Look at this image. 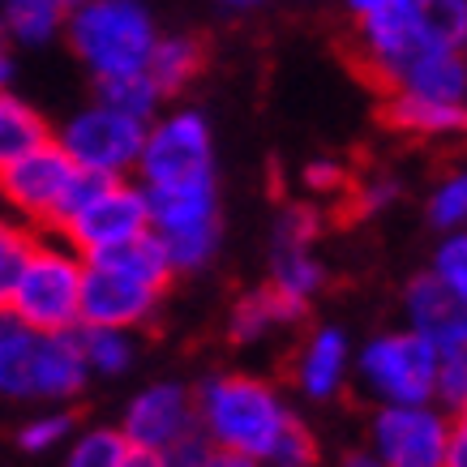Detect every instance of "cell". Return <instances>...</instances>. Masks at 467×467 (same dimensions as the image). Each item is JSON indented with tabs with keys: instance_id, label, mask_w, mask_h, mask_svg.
Masks as SVG:
<instances>
[{
	"instance_id": "1",
	"label": "cell",
	"mask_w": 467,
	"mask_h": 467,
	"mask_svg": "<svg viewBox=\"0 0 467 467\" xmlns=\"http://www.w3.org/2000/svg\"><path fill=\"white\" fill-rule=\"evenodd\" d=\"M198 429L211 438L214 463H270V451L292 420L275 386L244 373H223L202 382L198 390Z\"/></svg>"
},
{
	"instance_id": "2",
	"label": "cell",
	"mask_w": 467,
	"mask_h": 467,
	"mask_svg": "<svg viewBox=\"0 0 467 467\" xmlns=\"http://www.w3.org/2000/svg\"><path fill=\"white\" fill-rule=\"evenodd\" d=\"M155 39L142 0H86L69 14V47L95 78L146 69Z\"/></svg>"
},
{
	"instance_id": "3",
	"label": "cell",
	"mask_w": 467,
	"mask_h": 467,
	"mask_svg": "<svg viewBox=\"0 0 467 467\" xmlns=\"http://www.w3.org/2000/svg\"><path fill=\"white\" fill-rule=\"evenodd\" d=\"M82 270L86 257L69 244L35 241L22 279H17L9 313L39 335H60L82 322Z\"/></svg>"
},
{
	"instance_id": "4",
	"label": "cell",
	"mask_w": 467,
	"mask_h": 467,
	"mask_svg": "<svg viewBox=\"0 0 467 467\" xmlns=\"http://www.w3.org/2000/svg\"><path fill=\"white\" fill-rule=\"evenodd\" d=\"M356 368L365 390L382 403H429L438 378V348L416 330H395L368 343Z\"/></svg>"
},
{
	"instance_id": "5",
	"label": "cell",
	"mask_w": 467,
	"mask_h": 467,
	"mask_svg": "<svg viewBox=\"0 0 467 467\" xmlns=\"http://www.w3.org/2000/svg\"><path fill=\"white\" fill-rule=\"evenodd\" d=\"M146 227H150L146 189L129 184L125 176H112V181L99 184L82 206H73V211L57 223V232L69 249L90 257V254H99V249H112V244L138 236Z\"/></svg>"
},
{
	"instance_id": "6",
	"label": "cell",
	"mask_w": 467,
	"mask_h": 467,
	"mask_svg": "<svg viewBox=\"0 0 467 467\" xmlns=\"http://www.w3.org/2000/svg\"><path fill=\"white\" fill-rule=\"evenodd\" d=\"M73 176H78V163L69 159V150L57 138H47L35 150L17 155L9 168H0V202L26 223L52 227Z\"/></svg>"
},
{
	"instance_id": "7",
	"label": "cell",
	"mask_w": 467,
	"mask_h": 467,
	"mask_svg": "<svg viewBox=\"0 0 467 467\" xmlns=\"http://www.w3.org/2000/svg\"><path fill=\"white\" fill-rule=\"evenodd\" d=\"M69 159L86 171H103V176H125L129 168H138V155H142L146 142V120L120 112V108H108V103H95L60 129L57 138Z\"/></svg>"
},
{
	"instance_id": "8",
	"label": "cell",
	"mask_w": 467,
	"mask_h": 467,
	"mask_svg": "<svg viewBox=\"0 0 467 467\" xmlns=\"http://www.w3.org/2000/svg\"><path fill=\"white\" fill-rule=\"evenodd\" d=\"M138 171H142V184L211 181L214 150H211V125H206V116L176 112V116H163L155 129H146Z\"/></svg>"
},
{
	"instance_id": "9",
	"label": "cell",
	"mask_w": 467,
	"mask_h": 467,
	"mask_svg": "<svg viewBox=\"0 0 467 467\" xmlns=\"http://www.w3.org/2000/svg\"><path fill=\"white\" fill-rule=\"evenodd\" d=\"M446 416L429 403H382L373 416V451L390 467H441L446 463Z\"/></svg>"
},
{
	"instance_id": "10",
	"label": "cell",
	"mask_w": 467,
	"mask_h": 467,
	"mask_svg": "<svg viewBox=\"0 0 467 467\" xmlns=\"http://www.w3.org/2000/svg\"><path fill=\"white\" fill-rule=\"evenodd\" d=\"M193 429H198V403H193V395L176 382H159L129 403L120 433L150 463H163V454L181 438H189Z\"/></svg>"
},
{
	"instance_id": "11",
	"label": "cell",
	"mask_w": 467,
	"mask_h": 467,
	"mask_svg": "<svg viewBox=\"0 0 467 467\" xmlns=\"http://www.w3.org/2000/svg\"><path fill=\"white\" fill-rule=\"evenodd\" d=\"M163 287L146 284L138 275H125V270L108 266L99 257H86L82 270V322L78 326H120V330H133V326L150 322Z\"/></svg>"
},
{
	"instance_id": "12",
	"label": "cell",
	"mask_w": 467,
	"mask_h": 467,
	"mask_svg": "<svg viewBox=\"0 0 467 467\" xmlns=\"http://www.w3.org/2000/svg\"><path fill=\"white\" fill-rule=\"evenodd\" d=\"M408 322L416 335H425L438 352L467 343V296H459L441 275H416L408 284Z\"/></svg>"
},
{
	"instance_id": "13",
	"label": "cell",
	"mask_w": 467,
	"mask_h": 467,
	"mask_svg": "<svg viewBox=\"0 0 467 467\" xmlns=\"http://www.w3.org/2000/svg\"><path fill=\"white\" fill-rule=\"evenodd\" d=\"M378 120L411 138H454V133H467V103H441L408 95V90H390L382 95Z\"/></svg>"
},
{
	"instance_id": "14",
	"label": "cell",
	"mask_w": 467,
	"mask_h": 467,
	"mask_svg": "<svg viewBox=\"0 0 467 467\" xmlns=\"http://www.w3.org/2000/svg\"><path fill=\"white\" fill-rule=\"evenodd\" d=\"M395 90H408V95H420V99H441V103H463L467 90V60L459 47H416L411 60L399 69V86Z\"/></svg>"
},
{
	"instance_id": "15",
	"label": "cell",
	"mask_w": 467,
	"mask_h": 467,
	"mask_svg": "<svg viewBox=\"0 0 467 467\" xmlns=\"http://www.w3.org/2000/svg\"><path fill=\"white\" fill-rule=\"evenodd\" d=\"M292 378L309 399H330L348 378V335L335 326L313 330L292 356Z\"/></svg>"
},
{
	"instance_id": "16",
	"label": "cell",
	"mask_w": 467,
	"mask_h": 467,
	"mask_svg": "<svg viewBox=\"0 0 467 467\" xmlns=\"http://www.w3.org/2000/svg\"><path fill=\"white\" fill-rule=\"evenodd\" d=\"M78 330V326H73ZM73 330L39 335V360H35V399H73L86 390L90 365Z\"/></svg>"
},
{
	"instance_id": "17",
	"label": "cell",
	"mask_w": 467,
	"mask_h": 467,
	"mask_svg": "<svg viewBox=\"0 0 467 467\" xmlns=\"http://www.w3.org/2000/svg\"><path fill=\"white\" fill-rule=\"evenodd\" d=\"M142 189H146V211H150V227L155 232L219 219L214 176L211 181H184V184H142Z\"/></svg>"
},
{
	"instance_id": "18",
	"label": "cell",
	"mask_w": 467,
	"mask_h": 467,
	"mask_svg": "<svg viewBox=\"0 0 467 467\" xmlns=\"http://www.w3.org/2000/svg\"><path fill=\"white\" fill-rule=\"evenodd\" d=\"M305 309H309L305 300L284 296L275 284L254 287V292H244V296L232 305V313H227V339L232 343H257V339H266L275 326L300 322Z\"/></svg>"
},
{
	"instance_id": "19",
	"label": "cell",
	"mask_w": 467,
	"mask_h": 467,
	"mask_svg": "<svg viewBox=\"0 0 467 467\" xmlns=\"http://www.w3.org/2000/svg\"><path fill=\"white\" fill-rule=\"evenodd\" d=\"M35 360H39V330L0 309V395L35 399Z\"/></svg>"
},
{
	"instance_id": "20",
	"label": "cell",
	"mask_w": 467,
	"mask_h": 467,
	"mask_svg": "<svg viewBox=\"0 0 467 467\" xmlns=\"http://www.w3.org/2000/svg\"><path fill=\"white\" fill-rule=\"evenodd\" d=\"M326 270L313 257V244H296V241H275L270 236V284L279 287L284 296L305 300L309 305L322 287Z\"/></svg>"
},
{
	"instance_id": "21",
	"label": "cell",
	"mask_w": 467,
	"mask_h": 467,
	"mask_svg": "<svg viewBox=\"0 0 467 467\" xmlns=\"http://www.w3.org/2000/svg\"><path fill=\"white\" fill-rule=\"evenodd\" d=\"M202 65H206V47L198 39H189V35H176V39H155L146 73L159 86V95L168 99V95H181L184 86L198 78Z\"/></svg>"
},
{
	"instance_id": "22",
	"label": "cell",
	"mask_w": 467,
	"mask_h": 467,
	"mask_svg": "<svg viewBox=\"0 0 467 467\" xmlns=\"http://www.w3.org/2000/svg\"><path fill=\"white\" fill-rule=\"evenodd\" d=\"M90 257H99L108 266L125 270V275H138V279H146V284H155V287H168L171 275H176L155 227H146L138 236H129V241L112 244V249H99V254H90Z\"/></svg>"
},
{
	"instance_id": "23",
	"label": "cell",
	"mask_w": 467,
	"mask_h": 467,
	"mask_svg": "<svg viewBox=\"0 0 467 467\" xmlns=\"http://www.w3.org/2000/svg\"><path fill=\"white\" fill-rule=\"evenodd\" d=\"M52 138V129L26 99H17L9 86H0V168H9L17 155L35 150Z\"/></svg>"
},
{
	"instance_id": "24",
	"label": "cell",
	"mask_w": 467,
	"mask_h": 467,
	"mask_svg": "<svg viewBox=\"0 0 467 467\" xmlns=\"http://www.w3.org/2000/svg\"><path fill=\"white\" fill-rule=\"evenodd\" d=\"M5 35L17 43H30V47H39V43L57 39L60 22H65V9L52 5V0H5Z\"/></svg>"
},
{
	"instance_id": "25",
	"label": "cell",
	"mask_w": 467,
	"mask_h": 467,
	"mask_svg": "<svg viewBox=\"0 0 467 467\" xmlns=\"http://www.w3.org/2000/svg\"><path fill=\"white\" fill-rule=\"evenodd\" d=\"M159 241H163V249H168V262H171L176 275L202 270V266H211V257L219 254V219L159 232Z\"/></svg>"
},
{
	"instance_id": "26",
	"label": "cell",
	"mask_w": 467,
	"mask_h": 467,
	"mask_svg": "<svg viewBox=\"0 0 467 467\" xmlns=\"http://www.w3.org/2000/svg\"><path fill=\"white\" fill-rule=\"evenodd\" d=\"M73 335L82 343L90 373L116 378V373H125L133 365V343H129V330H120V326H78Z\"/></svg>"
},
{
	"instance_id": "27",
	"label": "cell",
	"mask_w": 467,
	"mask_h": 467,
	"mask_svg": "<svg viewBox=\"0 0 467 467\" xmlns=\"http://www.w3.org/2000/svg\"><path fill=\"white\" fill-rule=\"evenodd\" d=\"M99 103L108 108H120V112L138 116V120H150L155 108L163 103L159 86L150 82L146 69H133V73H112V78H99Z\"/></svg>"
},
{
	"instance_id": "28",
	"label": "cell",
	"mask_w": 467,
	"mask_h": 467,
	"mask_svg": "<svg viewBox=\"0 0 467 467\" xmlns=\"http://www.w3.org/2000/svg\"><path fill=\"white\" fill-rule=\"evenodd\" d=\"M420 39L433 47H467V0H416Z\"/></svg>"
},
{
	"instance_id": "29",
	"label": "cell",
	"mask_w": 467,
	"mask_h": 467,
	"mask_svg": "<svg viewBox=\"0 0 467 467\" xmlns=\"http://www.w3.org/2000/svg\"><path fill=\"white\" fill-rule=\"evenodd\" d=\"M133 463H150V459L133 451L120 429H90L69 451V467H133Z\"/></svg>"
},
{
	"instance_id": "30",
	"label": "cell",
	"mask_w": 467,
	"mask_h": 467,
	"mask_svg": "<svg viewBox=\"0 0 467 467\" xmlns=\"http://www.w3.org/2000/svg\"><path fill=\"white\" fill-rule=\"evenodd\" d=\"M30 249H35L30 227H17L9 219H0V309H9V296H14L17 279H22V266H26Z\"/></svg>"
},
{
	"instance_id": "31",
	"label": "cell",
	"mask_w": 467,
	"mask_h": 467,
	"mask_svg": "<svg viewBox=\"0 0 467 467\" xmlns=\"http://www.w3.org/2000/svg\"><path fill=\"white\" fill-rule=\"evenodd\" d=\"M433 399L446 408H463L467 403V343L463 348H446L438 352V378H433Z\"/></svg>"
},
{
	"instance_id": "32",
	"label": "cell",
	"mask_w": 467,
	"mask_h": 467,
	"mask_svg": "<svg viewBox=\"0 0 467 467\" xmlns=\"http://www.w3.org/2000/svg\"><path fill=\"white\" fill-rule=\"evenodd\" d=\"M429 223L446 232L467 223V171H454L438 184V193L429 198Z\"/></svg>"
},
{
	"instance_id": "33",
	"label": "cell",
	"mask_w": 467,
	"mask_h": 467,
	"mask_svg": "<svg viewBox=\"0 0 467 467\" xmlns=\"http://www.w3.org/2000/svg\"><path fill=\"white\" fill-rule=\"evenodd\" d=\"M73 420L69 411H52V416H39V420H30V425H22V433H17V446L26 454H47L57 451L60 441L73 433Z\"/></svg>"
},
{
	"instance_id": "34",
	"label": "cell",
	"mask_w": 467,
	"mask_h": 467,
	"mask_svg": "<svg viewBox=\"0 0 467 467\" xmlns=\"http://www.w3.org/2000/svg\"><path fill=\"white\" fill-rule=\"evenodd\" d=\"M270 463H279V467H309V463H317V438L300 425L296 416L284 425V433H279V441H275V451H270Z\"/></svg>"
},
{
	"instance_id": "35",
	"label": "cell",
	"mask_w": 467,
	"mask_h": 467,
	"mask_svg": "<svg viewBox=\"0 0 467 467\" xmlns=\"http://www.w3.org/2000/svg\"><path fill=\"white\" fill-rule=\"evenodd\" d=\"M317 232H322V211H313V206H284V214L275 219V241L313 244Z\"/></svg>"
},
{
	"instance_id": "36",
	"label": "cell",
	"mask_w": 467,
	"mask_h": 467,
	"mask_svg": "<svg viewBox=\"0 0 467 467\" xmlns=\"http://www.w3.org/2000/svg\"><path fill=\"white\" fill-rule=\"evenodd\" d=\"M433 275H441L459 296H467V232L446 236V244L438 249V262H433Z\"/></svg>"
},
{
	"instance_id": "37",
	"label": "cell",
	"mask_w": 467,
	"mask_h": 467,
	"mask_svg": "<svg viewBox=\"0 0 467 467\" xmlns=\"http://www.w3.org/2000/svg\"><path fill=\"white\" fill-rule=\"evenodd\" d=\"M300 181H305V189H313V193H343L352 176H348V168H343L339 159H309L305 171H300Z\"/></svg>"
},
{
	"instance_id": "38",
	"label": "cell",
	"mask_w": 467,
	"mask_h": 467,
	"mask_svg": "<svg viewBox=\"0 0 467 467\" xmlns=\"http://www.w3.org/2000/svg\"><path fill=\"white\" fill-rule=\"evenodd\" d=\"M446 463L467 467V411H459V420L451 425V438H446Z\"/></svg>"
},
{
	"instance_id": "39",
	"label": "cell",
	"mask_w": 467,
	"mask_h": 467,
	"mask_svg": "<svg viewBox=\"0 0 467 467\" xmlns=\"http://www.w3.org/2000/svg\"><path fill=\"white\" fill-rule=\"evenodd\" d=\"M5 22H0V86H9V78H14V60H9V52H5Z\"/></svg>"
},
{
	"instance_id": "40",
	"label": "cell",
	"mask_w": 467,
	"mask_h": 467,
	"mask_svg": "<svg viewBox=\"0 0 467 467\" xmlns=\"http://www.w3.org/2000/svg\"><path fill=\"white\" fill-rule=\"evenodd\" d=\"M378 5H382V0H348V9H352L356 17L368 14V9H378Z\"/></svg>"
},
{
	"instance_id": "41",
	"label": "cell",
	"mask_w": 467,
	"mask_h": 467,
	"mask_svg": "<svg viewBox=\"0 0 467 467\" xmlns=\"http://www.w3.org/2000/svg\"><path fill=\"white\" fill-rule=\"evenodd\" d=\"M223 5H227V9H241V14H244V9H257V5H266V0H223Z\"/></svg>"
},
{
	"instance_id": "42",
	"label": "cell",
	"mask_w": 467,
	"mask_h": 467,
	"mask_svg": "<svg viewBox=\"0 0 467 467\" xmlns=\"http://www.w3.org/2000/svg\"><path fill=\"white\" fill-rule=\"evenodd\" d=\"M52 5H60V9H65V17H69L78 5H86V0H52Z\"/></svg>"
},
{
	"instance_id": "43",
	"label": "cell",
	"mask_w": 467,
	"mask_h": 467,
	"mask_svg": "<svg viewBox=\"0 0 467 467\" xmlns=\"http://www.w3.org/2000/svg\"><path fill=\"white\" fill-rule=\"evenodd\" d=\"M463 60H467V52H463ZM463 103H467V90H463Z\"/></svg>"
},
{
	"instance_id": "44",
	"label": "cell",
	"mask_w": 467,
	"mask_h": 467,
	"mask_svg": "<svg viewBox=\"0 0 467 467\" xmlns=\"http://www.w3.org/2000/svg\"><path fill=\"white\" fill-rule=\"evenodd\" d=\"M0 5H5V0H0Z\"/></svg>"
}]
</instances>
